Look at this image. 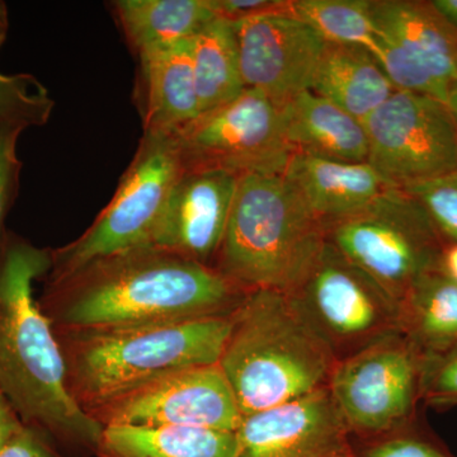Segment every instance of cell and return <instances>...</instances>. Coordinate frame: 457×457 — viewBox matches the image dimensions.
I'll use <instances>...</instances> for the list:
<instances>
[{"label":"cell","mask_w":457,"mask_h":457,"mask_svg":"<svg viewBox=\"0 0 457 457\" xmlns=\"http://www.w3.org/2000/svg\"><path fill=\"white\" fill-rule=\"evenodd\" d=\"M246 293L213 267L141 245L47 279L38 303L54 329H99L228 317Z\"/></svg>","instance_id":"1"},{"label":"cell","mask_w":457,"mask_h":457,"mask_svg":"<svg viewBox=\"0 0 457 457\" xmlns=\"http://www.w3.org/2000/svg\"><path fill=\"white\" fill-rule=\"evenodd\" d=\"M311 90L361 121L396 92L368 49L339 44H327Z\"/></svg>","instance_id":"20"},{"label":"cell","mask_w":457,"mask_h":457,"mask_svg":"<svg viewBox=\"0 0 457 457\" xmlns=\"http://www.w3.org/2000/svg\"><path fill=\"white\" fill-rule=\"evenodd\" d=\"M236 174L220 170H185L150 245L215 269L236 196Z\"/></svg>","instance_id":"16"},{"label":"cell","mask_w":457,"mask_h":457,"mask_svg":"<svg viewBox=\"0 0 457 457\" xmlns=\"http://www.w3.org/2000/svg\"><path fill=\"white\" fill-rule=\"evenodd\" d=\"M428 213L445 243H457V170L404 188Z\"/></svg>","instance_id":"27"},{"label":"cell","mask_w":457,"mask_h":457,"mask_svg":"<svg viewBox=\"0 0 457 457\" xmlns=\"http://www.w3.org/2000/svg\"><path fill=\"white\" fill-rule=\"evenodd\" d=\"M0 457H66L46 433L26 426L0 449Z\"/></svg>","instance_id":"31"},{"label":"cell","mask_w":457,"mask_h":457,"mask_svg":"<svg viewBox=\"0 0 457 457\" xmlns=\"http://www.w3.org/2000/svg\"><path fill=\"white\" fill-rule=\"evenodd\" d=\"M354 457H450L431 442L404 431L365 440Z\"/></svg>","instance_id":"30"},{"label":"cell","mask_w":457,"mask_h":457,"mask_svg":"<svg viewBox=\"0 0 457 457\" xmlns=\"http://www.w3.org/2000/svg\"><path fill=\"white\" fill-rule=\"evenodd\" d=\"M291 11L314 27L327 44L357 45L375 55L378 31L370 0H291Z\"/></svg>","instance_id":"25"},{"label":"cell","mask_w":457,"mask_h":457,"mask_svg":"<svg viewBox=\"0 0 457 457\" xmlns=\"http://www.w3.org/2000/svg\"><path fill=\"white\" fill-rule=\"evenodd\" d=\"M51 249L5 233L0 243V390L26 426L55 442L66 457L97 456L104 427L69 392L55 329L33 295L47 276Z\"/></svg>","instance_id":"2"},{"label":"cell","mask_w":457,"mask_h":457,"mask_svg":"<svg viewBox=\"0 0 457 457\" xmlns=\"http://www.w3.org/2000/svg\"><path fill=\"white\" fill-rule=\"evenodd\" d=\"M436 11L457 31V0H432Z\"/></svg>","instance_id":"35"},{"label":"cell","mask_w":457,"mask_h":457,"mask_svg":"<svg viewBox=\"0 0 457 457\" xmlns=\"http://www.w3.org/2000/svg\"><path fill=\"white\" fill-rule=\"evenodd\" d=\"M231 318L147 326L55 329L69 392L87 414L176 370L215 365Z\"/></svg>","instance_id":"4"},{"label":"cell","mask_w":457,"mask_h":457,"mask_svg":"<svg viewBox=\"0 0 457 457\" xmlns=\"http://www.w3.org/2000/svg\"><path fill=\"white\" fill-rule=\"evenodd\" d=\"M281 110L286 143L293 153L348 163L368 162L363 122L333 102L308 89Z\"/></svg>","instance_id":"19"},{"label":"cell","mask_w":457,"mask_h":457,"mask_svg":"<svg viewBox=\"0 0 457 457\" xmlns=\"http://www.w3.org/2000/svg\"><path fill=\"white\" fill-rule=\"evenodd\" d=\"M400 332L425 357L457 345V282L440 270L418 279L400 300Z\"/></svg>","instance_id":"23"},{"label":"cell","mask_w":457,"mask_h":457,"mask_svg":"<svg viewBox=\"0 0 457 457\" xmlns=\"http://www.w3.org/2000/svg\"><path fill=\"white\" fill-rule=\"evenodd\" d=\"M53 108L49 90L32 75L0 74V119L38 128L49 121Z\"/></svg>","instance_id":"26"},{"label":"cell","mask_w":457,"mask_h":457,"mask_svg":"<svg viewBox=\"0 0 457 457\" xmlns=\"http://www.w3.org/2000/svg\"><path fill=\"white\" fill-rule=\"evenodd\" d=\"M368 163L405 188L457 170V129L440 99L396 90L363 120Z\"/></svg>","instance_id":"11"},{"label":"cell","mask_w":457,"mask_h":457,"mask_svg":"<svg viewBox=\"0 0 457 457\" xmlns=\"http://www.w3.org/2000/svg\"><path fill=\"white\" fill-rule=\"evenodd\" d=\"M9 31V12L8 5L0 0V49L7 40Z\"/></svg>","instance_id":"36"},{"label":"cell","mask_w":457,"mask_h":457,"mask_svg":"<svg viewBox=\"0 0 457 457\" xmlns=\"http://www.w3.org/2000/svg\"><path fill=\"white\" fill-rule=\"evenodd\" d=\"M447 107H449L451 114H453V121H455L457 129V82L451 87L449 96L446 99Z\"/></svg>","instance_id":"37"},{"label":"cell","mask_w":457,"mask_h":457,"mask_svg":"<svg viewBox=\"0 0 457 457\" xmlns=\"http://www.w3.org/2000/svg\"><path fill=\"white\" fill-rule=\"evenodd\" d=\"M284 176L326 224L362 209L394 187L368 162L348 163L293 153Z\"/></svg>","instance_id":"18"},{"label":"cell","mask_w":457,"mask_h":457,"mask_svg":"<svg viewBox=\"0 0 457 457\" xmlns=\"http://www.w3.org/2000/svg\"><path fill=\"white\" fill-rule=\"evenodd\" d=\"M98 457H237L236 432L194 427H104Z\"/></svg>","instance_id":"22"},{"label":"cell","mask_w":457,"mask_h":457,"mask_svg":"<svg viewBox=\"0 0 457 457\" xmlns=\"http://www.w3.org/2000/svg\"><path fill=\"white\" fill-rule=\"evenodd\" d=\"M326 240L395 299L438 270L446 243L422 204L392 187L362 209L324 224Z\"/></svg>","instance_id":"6"},{"label":"cell","mask_w":457,"mask_h":457,"mask_svg":"<svg viewBox=\"0 0 457 457\" xmlns=\"http://www.w3.org/2000/svg\"><path fill=\"white\" fill-rule=\"evenodd\" d=\"M291 296L337 362L400 332V303L369 273L324 243Z\"/></svg>","instance_id":"8"},{"label":"cell","mask_w":457,"mask_h":457,"mask_svg":"<svg viewBox=\"0 0 457 457\" xmlns=\"http://www.w3.org/2000/svg\"><path fill=\"white\" fill-rule=\"evenodd\" d=\"M233 23L245 88L279 107L311 89L327 42L293 11Z\"/></svg>","instance_id":"14"},{"label":"cell","mask_w":457,"mask_h":457,"mask_svg":"<svg viewBox=\"0 0 457 457\" xmlns=\"http://www.w3.org/2000/svg\"><path fill=\"white\" fill-rule=\"evenodd\" d=\"M25 130L21 123L0 119V243L5 236V219L20 191L22 162L18 158L17 145Z\"/></svg>","instance_id":"29"},{"label":"cell","mask_w":457,"mask_h":457,"mask_svg":"<svg viewBox=\"0 0 457 457\" xmlns=\"http://www.w3.org/2000/svg\"><path fill=\"white\" fill-rule=\"evenodd\" d=\"M104 427H194L237 432L243 416L220 365L168 372L89 414Z\"/></svg>","instance_id":"13"},{"label":"cell","mask_w":457,"mask_h":457,"mask_svg":"<svg viewBox=\"0 0 457 457\" xmlns=\"http://www.w3.org/2000/svg\"><path fill=\"white\" fill-rule=\"evenodd\" d=\"M326 243L323 221L284 173H249L236 196L215 269L246 291L291 293Z\"/></svg>","instance_id":"5"},{"label":"cell","mask_w":457,"mask_h":457,"mask_svg":"<svg viewBox=\"0 0 457 457\" xmlns=\"http://www.w3.org/2000/svg\"><path fill=\"white\" fill-rule=\"evenodd\" d=\"M25 427L16 409L0 390V449Z\"/></svg>","instance_id":"33"},{"label":"cell","mask_w":457,"mask_h":457,"mask_svg":"<svg viewBox=\"0 0 457 457\" xmlns=\"http://www.w3.org/2000/svg\"><path fill=\"white\" fill-rule=\"evenodd\" d=\"M183 170L176 134L143 132L113 197L88 230L74 242L51 249L47 279L64 278L104 255L150 245L171 189Z\"/></svg>","instance_id":"7"},{"label":"cell","mask_w":457,"mask_h":457,"mask_svg":"<svg viewBox=\"0 0 457 457\" xmlns=\"http://www.w3.org/2000/svg\"><path fill=\"white\" fill-rule=\"evenodd\" d=\"M219 365L245 417L328 386L337 359L291 294L258 288L234 312Z\"/></svg>","instance_id":"3"},{"label":"cell","mask_w":457,"mask_h":457,"mask_svg":"<svg viewBox=\"0 0 457 457\" xmlns=\"http://www.w3.org/2000/svg\"><path fill=\"white\" fill-rule=\"evenodd\" d=\"M176 137L185 170L282 174L293 155L281 107L255 89L245 88L224 106L200 114Z\"/></svg>","instance_id":"10"},{"label":"cell","mask_w":457,"mask_h":457,"mask_svg":"<svg viewBox=\"0 0 457 457\" xmlns=\"http://www.w3.org/2000/svg\"><path fill=\"white\" fill-rule=\"evenodd\" d=\"M423 361L399 332L337 362L328 389L352 436L371 440L408 428L420 402Z\"/></svg>","instance_id":"9"},{"label":"cell","mask_w":457,"mask_h":457,"mask_svg":"<svg viewBox=\"0 0 457 457\" xmlns=\"http://www.w3.org/2000/svg\"><path fill=\"white\" fill-rule=\"evenodd\" d=\"M216 16L230 22L291 11V0H212Z\"/></svg>","instance_id":"32"},{"label":"cell","mask_w":457,"mask_h":457,"mask_svg":"<svg viewBox=\"0 0 457 457\" xmlns=\"http://www.w3.org/2000/svg\"><path fill=\"white\" fill-rule=\"evenodd\" d=\"M192 65L201 114L224 106L245 89L230 21L216 17L192 38Z\"/></svg>","instance_id":"24"},{"label":"cell","mask_w":457,"mask_h":457,"mask_svg":"<svg viewBox=\"0 0 457 457\" xmlns=\"http://www.w3.org/2000/svg\"><path fill=\"white\" fill-rule=\"evenodd\" d=\"M237 457H354L352 433L328 386L243 417Z\"/></svg>","instance_id":"15"},{"label":"cell","mask_w":457,"mask_h":457,"mask_svg":"<svg viewBox=\"0 0 457 457\" xmlns=\"http://www.w3.org/2000/svg\"><path fill=\"white\" fill-rule=\"evenodd\" d=\"M135 104L143 132L176 134L200 116L192 40L140 54Z\"/></svg>","instance_id":"17"},{"label":"cell","mask_w":457,"mask_h":457,"mask_svg":"<svg viewBox=\"0 0 457 457\" xmlns=\"http://www.w3.org/2000/svg\"><path fill=\"white\" fill-rule=\"evenodd\" d=\"M375 57L396 90L446 104L457 82V31L422 0H370Z\"/></svg>","instance_id":"12"},{"label":"cell","mask_w":457,"mask_h":457,"mask_svg":"<svg viewBox=\"0 0 457 457\" xmlns=\"http://www.w3.org/2000/svg\"><path fill=\"white\" fill-rule=\"evenodd\" d=\"M112 8L137 55L192 40L218 17L212 0H117Z\"/></svg>","instance_id":"21"},{"label":"cell","mask_w":457,"mask_h":457,"mask_svg":"<svg viewBox=\"0 0 457 457\" xmlns=\"http://www.w3.org/2000/svg\"><path fill=\"white\" fill-rule=\"evenodd\" d=\"M420 402L438 409L457 405V345L441 353L425 357Z\"/></svg>","instance_id":"28"},{"label":"cell","mask_w":457,"mask_h":457,"mask_svg":"<svg viewBox=\"0 0 457 457\" xmlns=\"http://www.w3.org/2000/svg\"><path fill=\"white\" fill-rule=\"evenodd\" d=\"M438 270L457 282V243L445 245Z\"/></svg>","instance_id":"34"}]
</instances>
